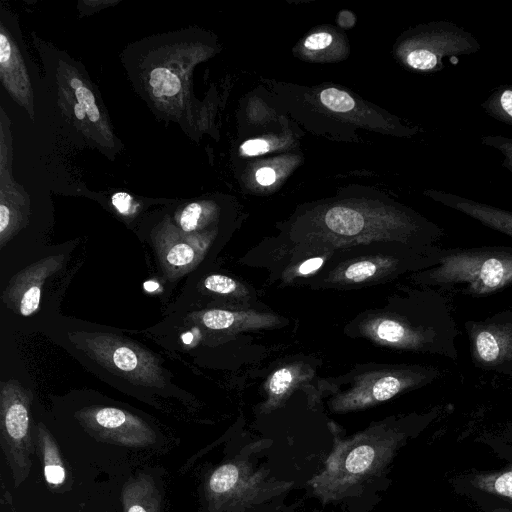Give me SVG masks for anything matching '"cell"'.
Listing matches in <instances>:
<instances>
[{"instance_id":"6da1fadb","label":"cell","mask_w":512,"mask_h":512,"mask_svg":"<svg viewBox=\"0 0 512 512\" xmlns=\"http://www.w3.org/2000/svg\"><path fill=\"white\" fill-rule=\"evenodd\" d=\"M400 437L393 432L367 431L334 445L324 470L311 484L323 501L356 493L378 477L392 459Z\"/></svg>"},{"instance_id":"7a4b0ae2","label":"cell","mask_w":512,"mask_h":512,"mask_svg":"<svg viewBox=\"0 0 512 512\" xmlns=\"http://www.w3.org/2000/svg\"><path fill=\"white\" fill-rule=\"evenodd\" d=\"M434 259L436 264L422 276L425 284L472 296L489 295L512 284V247L435 249Z\"/></svg>"},{"instance_id":"3957f363","label":"cell","mask_w":512,"mask_h":512,"mask_svg":"<svg viewBox=\"0 0 512 512\" xmlns=\"http://www.w3.org/2000/svg\"><path fill=\"white\" fill-rule=\"evenodd\" d=\"M71 342L107 370L148 387L166 384L160 359L129 338L107 332L70 333Z\"/></svg>"},{"instance_id":"277c9868","label":"cell","mask_w":512,"mask_h":512,"mask_svg":"<svg viewBox=\"0 0 512 512\" xmlns=\"http://www.w3.org/2000/svg\"><path fill=\"white\" fill-rule=\"evenodd\" d=\"M407 40L405 63L423 73L439 72L445 67L444 59L471 55L481 49L471 32L450 21L421 25Z\"/></svg>"},{"instance_id":"5b68a950","label":"cell","mask_w":512,"mask_h":512,"mask_svg":"<svg viewBox=\"0 0 512 512\" xmlns=\"http://www.w3.org/2000/svg\"><path fill=\"white\" fill-rule=\"evenodd\" d=\"M471 359L486 371L512 373V309L465 322Z\"/></svg>"},{"instance_id":"8992f818","label":"cell","mask_w":512,"mask_h":512,"mask_svg":"<svg viewBox=\"0 0 512 512\" xmlns=\"http://www.w3.org/2000/svg\"><path fill=\"white\" fill-rule=\"evenodd\" d=\"M63 260V255H52L21 270L9 281L2 295L3 302L22 316L35 313L45 280L61 267Z\"/></svg>"},{"instance_id":"52a82bcc","label":"cell","mask_w":512,"mask_h":512,"mask_svg":"<svg viewBox=\"0 0 512 512\" xmlns=\"http://www.w3.org/2000/svg\"><path fill=\"white\" fill-rule=\"evenodd\" d=\"M154 242L160 262L170 276L187 273L201 258L200 248L170 224L158 231Z\"/></svg>"},{"instance_id":"ba28073f","label":"cell","mask_w":512,"mask_h":512,"mask_svg":"<svg viewBox=\"0 0 512 512\" xmlns=\"http://www.w3.org/2000/svg\"><path fill=\"white\" fill-rule=\"evenodd\" d=\"M425 194L444 206L463 213L484 226L512 238V212L451 192L429 190Z\"/></svg>"},{"instance_id":"9c48e42d","label":"cell","mask_w":512,"mask_h":512,"mask_svg":"<svg viewBox=\"0 0 512 512\" xmlns=\"http://www.w3.org/2000/svg\"><path fill=\"white\" fill-rule=\"evenodd\" d=\"M210 490L217 495L238 494V500L253 502L267 490V484L261 473L250 471L249 467L237 464H224L211 476Z\"/></svg>"},{"instance_id":"30bf717a","label":"cell","mask_w":512,"mask_h":512,"mask_svg":"<svg viewBox=\"0 0 512 512\" xmlns=\"http://www.w3.org/2000/svg\"><path fill=\"white\" fill-rule=\"evenodd\" d=\"M30 394L16 381L1 383V405L4 427L8 435L23 439L29 427Z\"/></svg>"},{"instance_id":"8fae6325","label":"cell","mask_w":512,"mask_h":512,"mask_svg":"<svg viewBox=\"0 0 512 512\" xmlns=\"http://www.w3.org/2000/svg\"><path fill=\"white\" fill-rule=\"evenodd\" d=\"M90 422L106 430H141L143 424L131 414L114 407L90 409L85 413Z\"/></svg>"},{"instance_id":"7c38bea8","label":"cell","mask_w":512,"mask_h":512,"mask_svg":"<svg viewBox=\"0 0 512 512\" xmlns=\"http://www.w3.org/2000/svg\"><path fill=\"white\" fill-rule=\"evenodd\" d=\"M481 107L493 119L512 127V84L496 87Z\"/></svg>"},{"instance_id":"4fadbf2b","label":"cell","mask_w":512,"mask_h":512,"mask_svg":"<svg viewBox=\"0 0 512 512\" xmlns=\"http://www.w3.org/2000/svg\"><path fill=\"white\" fill-rule=\"evenodd\" d=\"M326 225L335 233L352 236L361 231L364 220L361 214L353 209L335 207L325 216Z\"/></svg>"},{"instance_id":"5bb4252c","label":"cell","mask_w":512,"mask_h":512,"mask_svg":"<svg viewBox=\"0 0 512 512\" xmlns=\"http://www.w3.org/2000/svg\"><path fill=\"white\" fill-rule=\"evenodd\" d=\"M472 483L482 491L512 500V470L478 475L473 478Z\"/></svg>"},{"instance_id":"9a60e30c","label":"cell","mask_w":512,"mask_h":512,"mask_svg":"<svg viewBox=\"0 0 512 512\" xmlns=\"http://www.w3.org/2000/svg\"><path fill=\"white\" fill-rule=\"evenodd\" d=\"M149 84L156 97H172L181 90L179 78L164 67H157L150 72Z\"/></svg>"},{"instance_id":"2e32d148","label":"cell","mask_w":512,"mask_h":512,"mask_svg":"<svg viewBox=\"0 0 512 512\" xmlns=\"http://www.w3.org/2000/svg\"><path fill=\"white\" fill-rule=\"evenodd\" d=\"M70 84L77 102L83 107L89 120L98 122L101 115L94 93L79 78H72Z\"/></svg>"},{"instance_id":"e0dca14e","label":"cell","mask_w":512,"mask_h":512,"mask_svg":"<svg viewBox=\"0 0 512 512\" xmlns=\"http://www.w3.org/2000/svg\"><path fill=\"white\" fill-rule=\"evenodd\" d=\"M320 100L324 106L336 112H347L355 107L354 99L348 93L336 88L323 90Z\"/></svg>"},{"instance_id":"ac0fdd59","label":"cell","mask_w":512,"mask_h":512,"mask_svg":"<svg viewBox=\"0 0 512 512\" xmlns=\"http://www.w3.org/2000/svg\"><path fill=\"white\" fill-rule=\"evenodd\" d=\"M376 334L379 338L410 347L406 330L396 320H383L376 327Z\"/></svg>"},{"instance_id":"d6986e66","label":"cell","mask_w":512,"mask_h":512,"mask_svg":"<svg viewBox=\"0 0 512 512\" xmlns=\"http://www.w3.org/2000/svg\"><path fill=\"white\" fill-rule=\"evenodd\" d=\"M481 143L499 151L502 156V166L512 173V137L503 135H483Z\"/></svg>"},{"instance_id":"ffe728a7","label":"cell","mask_w":512,"mask_h":512,"mask_svg":"<svg viewBox=\"0 0 512 512\" xmlns=\"http://www.w3.org/2000/svg\"><path fill=\"white\" fill-rule=\"evenodd\" d=\"M236 318V314L219 309L207 310L199 316L201 323L213 330H223L231 327L235 323Z\"/></svg>"},{"instance_id":"44dd1931","label":"cell","mask_w":512,"mask_h":512,"mask_svg":"<svg viewBox=\"0 0 512 512\" xmlns=\"http://www.w3.org/2000/svg\"><path fill=\"white\" fill-rule=\"evenodd\" d=\"M203 207L199 203L188 204L178 218L179 227L183 232L190 233L202 225Z\"/></svg>"},{"instance_id":"7402d4cb","label":"cell","mask_w":512,"mask_h":512,"mask_svg":"<svg viewBox=\"0 0 512 512\" xmlns=\"http://www.w3.org/2000/svg\"><path fill=\"white\" fill-rule=\"evenodd\" d=\"M204 286L212 292L229 294L236 290L237 283L227 276L214 274L204 280Z\"/></svg>"},{"instance_id":"603a6c76","label":"cell","mask_w":512,"mask_h":512,"mask_svg":"<svg viewBox=\"0 0 512 512\" xmlns=\"http://www.w3.org/2000/svg\"><path fill=\"white\" fill-rule=\"evenodd\" d=\"M376 272V265L370 261H360L350 265L345 276L353 282H361L373 276Z\"/></svg>"},{"instance_id":"cb8c5ba5","label":"cell","mask_w":512,"mask_h":512,"mask_svg":"<svg viewBox=\"0 0 512 512\" xmlns=\"http://www.w3.org/2000/svg\"><path fill=\"white\" fill-rule=\"evenodd\" d=\"M292 379L293 376L289 369H279L272 375L269 389L274 395H281L288 389Z\"/></svg>"},{"instance_id":"d4e9b609","label":"cell","mask_w":512,"mask_h":512,"mask_svg":"<svg viewBox=\"0 0 512 512\" xmlns=\"http://www.w3.org/2000/svg\"><path fill=\"white\" fill-rule=\"evenodd\" d=\"M333 37L328 32L313 33L306 38L304 46L309 50H321L332 43Z\"/></svg>"},{"instance_id":"484cf974","label":"cell","mask_w":512,"mask_h":512,"mask_svg":"<svg viewBox=\"0 0 512 512\" xmlns=\"http://www.w3.org/2000/svg\"><path fill=\"white\" fill-rule=\"evenodd\" d=\"M270 148L269 143L264 139H251L241 145V152L246 156H256L266 153Z\"/></svg>"},{"instance_id":"4316f807","label":"cell","mask_w":512,"mask_h":512,"mask_svg":"<svg viewBox=\"0 0 512 512\" xmlns=\"http://www.w3.org/2000/svg\"><path fill=\"white\" fill-rule=\"evenodd\" d=\"M112 204L122 214H128L132 208V197L125 192H117L112 196Z\"/></svg>"},{"instance_id":"83f0119b","label":"cell","mask_w":512,"mask_h":512,"mask_svg":"<svg viewBox=\"0 0 512 512\" xmlns=\"http://www.w3.org/2000/svg\"><path fill=\"white\" fill-rule=\"evenodd\" d=\"M45 477L49 483L57 485L63 482L65 471L59 464H47L45 466Z\"/></svg>"},{"instance_id":"f1b7e54d","label":"cell","mask_w":512,"mask_h":512,"mask_svg":"<svg viewBox=\"0 0 512 512\" xmlns=\"http://www.w3.org/2000/svg\"><path fill=\"white\" fill-rule=\"evenodd\" d=\"M257 182L263 186H269L276 180V173L270 167H262L255 174Z\"/></svg>"},{"instance_id":"f546056e","label":"cell","mask_w":512,"mask_h":512,"mask_svg":"<svg viewBox=\"0 0 512 512\" xmlns=\"http://www.w3.org/2000/svg\"><path fill=\"white\" fill-rule=\"evenodd\" d=\"M323 264L322 258H311L302 263L299 267V272L301 274H309L321 267Z\"/></svg>"},{"instance_id":"4dcf8cb0","label":"cell","mask_w":512,"mask_h":512,"mask_svg":"<svg viewBox=\"0 0 512 512\" xmlns=\"http://www.w3.org/2000/svg\"><path fill=\"white\" fill-rule=\"evenodd\" d=\"M73 112L78 120H85V118L87 117L85 110L78 102L74 104Z\"/></svg>"},{"instance_id":"1f68e13d","label":"cell","mask_w":512,"mask_h":512,"mask_svg":"<svg viewBox=\"0 0 512 512\" xmlns=\"http://www.w3.org/2000/svg\"><path fill=\"white\" fill-rule=\"evenodd\" d=\"M128 512H146V510L139 505H133L129 508Z\"/></svg>"},{"instance_id":"d6a6232c","label":"cell","mask_w":512,"mask_h":512,"mask_svg":"<svg viewBox=\"0 0 512 512\" xmlns=\"http://www.w3.org/2000/svg\"><path fill=\"white\" fill-rule=\"evenodd\" d=\"M493 512H512V510L506 509V508H498L493 510Z\"/></svg>"}]
</instances>
